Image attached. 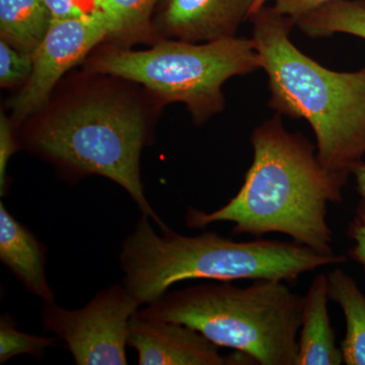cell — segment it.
Here are the masks:
<instances>
[{"instance_id":"6da1fadb","label":"cell","mask_w":365,"mask_h":365,"mask_svg":"<svg viewBox=\"0 0 365 365\" xmlns=\"http://www.w3.org/2000/svg\"><path fill=\"white\" fill-rule=\"evenodd\" d=\"M251 141L253 163L237 195L213 212L190 207L187 225L232 222V235L277 232L319 253L334 254L328 205L342 201L349 177L324 168L313 144L288 132L279 114L257 127Z\"/></svg>"},{"instance_id":"7a4b0ae2","label":"cell","mask_w":365,"mask_h":365,"mask_svg":"<svg viewBox=\"0 0 365 365\" xmlns=\"http://www.w3.org/2000/svg\"><path fill=\"white\" fill-rule=\"evenodd\" d=\"M150 220L141 216L120 254L124 287L140 304L160 299L181 281L294 282L302 274L348 261L345 255L319 253L295 242H235L215 232L187 237L170 227L160 235Z\"/></svg>"},{"instance_id":"3957f363","label":"cell","mask_w":365,"mask_h":365,"mask_svg":"<svg viewBox=\"0 0 365 365\" xmlns=\"http://www.w3.org/2000/svg\"><path fill=\"white\" fill-rule=\"evenodd\" d=\"M262 68L269 78V106L283 116L307 120L324 168L349 177L365 158V67L330 71L289 38L294 21L273 7L250 16Z\"/></svg>"},{"instance_id":"277c9868","label":"cell","mask_w":365,"mask_h":365,"mask_svg":"<svg viewBox=\"0 0 365 365\" xmlns=\"http://www.w3.org/2000/svg\"><path fill=\"white\" fill-rule=\"evenodd\" d=\"M304 304L283 281L259 279L246 287L202 283L174 290L138 314L188 326L257 364L297 365Z\"/></svg>"},{"instance_id":"5b68a950","label":"cell","mask_w":365,"mask_h":365,"mask_svg":"<svg viewBox=\"0 0 365 365\" xmlns=\"http://www.w3.org/2000/svg\"><path fill=\"white\" fill-rule=\"evenodd\" d=\"M145 139V119L136 105L115 97H98L47 118L29 141L34 150L73 174L98 175L120 185L141 213L165 230L169 227L144 195L140 155Z\"/></svg>"},{"instance_id":"8992f818","label":"cell","mask_w":365,"mask_h":365,"mask_svg":"<svg viewBox=\"0 0 365 365\" xmlns=\"http://www.w3.org/2000/svg\"><path fill=\"white\" fill-rule=\"evenodd\" d=\"M90 68L136 81L169 102L184 103L202 123L225 108L223 83L262 68V60L253 38L232 37L201 45L165 41L143 51L108 52Z\"/></svg>"},{"instance_id":"52a82bcc","label":"cell","mask_w":365,"mask_h":365,"mask_svg":"<svg viewBox=\"0 0 365 365\" xmlns=\"http://www.w3.org/2000/svg\"><path fill=\"white\" fill-rule=\"evenodd\" d=\"M141 304L122 284L100 290L86 306L78 309L44 302L42 323L66 342L78 365L128 364L129 322Z\"/></svg>"},{"instance_id":"ba28073f","label":"cell","mask_w":365,"mask_h":365,"mask_svg":"<svg viewBox=\"0 0 365 365\" xmlns=\"http://www.w3.org/2000/svg\"><path fill=\"white\" fill-rule=\"evenodd\" d=\"M114 35L104 13L86 18L52 21L44 40L33 52L32 74L14 98V119L23 121L39 111L60 78L108 36Z\"/></svg>"},{"instance_id":"9c48e42d","label":"cell","mask_w":365,"mask_h":365,"mask_svg":"<svg viewBox=\"0 0 365 365\" xmlns=\"http://www.w3.org/2000/svg\"><path fill=\"white\" fill-rule=\"evenodd\" d=\"M128 345L140 365L257 364L244 353L222 355L217 345L188 326L144 319L138 312L129 322Z\"/></svg>"},{"instance_id":"30bf717a","label":"cell","mask_w":365,"mask_h":365,"mask_svg":"<svg viewBox=\"0 0 365 365\" xmlns=\"http://www.w3.org/2000/svg\"><path fill=\"white\" fill-rule=\"evenodd\" d=\"M255 0H165L160 16L165 36L185 42L235 37Z\"/></svg>"},{"instance_id":"8fae6325","label":"cell","mask_w":365,"mask_h":365,"mask_svg":"<svg viewBox=\"0 0 365 365\" xmlns=\"http://www.w3.org/2000/svg\"><path fill=\"white\" fill-rule=\"evenodd\" d=\"M0 260L29 292L44 302L55 297L46 277V248L0 202Z\"/></svg>"},{"instance_id":"7c38bea8","label":"cell","mask_w":365,"mask_h":365,"mask_svg":"<svg viewBox=\"0 0 365 365\" xmlns=\"http://www.w3.org/2000/svg\"><path fill=\"white\" fill-rule=\"evenodd\" d=\"M328 300V277L319 273L304 297L297 365H341L344 362L331 326Z\"/></svg>"},{"instance_id":"4fadbf2b","label":"cell","mask_w":365,"mask_h":365,"mask_svg":"<svg viewBox=\"0 0 365 365\" xmlns=\"http://www.w3.org/2000/svg\"><path fill=\"white\" fill-rule=\"evenodd\" d=\"M329 299L338 304L344 314L346 334L341 342L343 361L365 365V295L342 269L327 274Z\"/></svg>"},{"instance_id":"5bb4252c","label":"cell","mask_w":365,"mask_h":365,"mask_svg":"<svg viewBox=\"0 0 365 365\" xmlns=\"http://www.w3.org/2000/svg\"><path fill=\"white\" fill-rule=\"evenodd\" d=\"M51 23L44 0H0L1 40L21 51H35Z\"/></svg>"},{"instance_id":"9a60e30c","label":"cell","mask_w":365,"mask_h":365,"mask_svg":"<svg viewBox=\"0 0 365 365\" xmlns=\"http://www.w3.org/2000/svg\"><path fill=\"white\" fill-rule=\"evenodd\" d=\"M294 24L309 37L343 33L365 40V1L335 0L300 16Z\"/></svg>"},{"instance_id":"2e32d148","label":"cell","mask_w":365,"mask_h":365,"mask_svg":"<svg viewBox=\"0 0 365 365\" xmlns=\"http://www.w3.org/2000/svg\"><path fill=\"white\" fill-rule=\"evenodd\" d=\"M56 338L31 335L16 330L13 319H0V364L21 354H42L45 349L56 344Z\"/></svg>"},{"instance_id":"e0dca14e","label":"cell","mask_w":365,"mask_h":365,"mask_svg":"<svg viewBox=\"0 0 365 365\" xmlns=\"http://www.w3.org/2000/svg\"><path fill=\"white\" fill-rule=\"evenodd\" d=\"M157 0H105L103 11L112 24L114 35L141 30Z\"/></svg>"},{"instance_id":"ac0fdd59","label":"cell","mask_w":365,"mask_h":365,"mask_svg":"<svg viewBox=\"0 0 365 365\" xmlns=\"http://www.w3.org/2000/svg\"><path fill=\"white\" fill-rule=\"evenodd\" d=\"M34 66L33 53L24 52L0 41V83L4 88L28 81Z\"/></svg>"},{"instance_id":"d6986e66","label":"cell","mask_w":365,"mask_h":365,"mask_svg":"<svg viewBox=\"0 0 365 365\" xmlns=\"http://www.w3.org/2000/svg\"><path fill=\"white\" fill-rule=\"evenodd\" d=\"M52 21L86 18L103 11L105 0H44Z\"/></svg>"},{"instance_id":"ffe728a7","label":"cell","mask_w":365,"mask_h":365,"mask_svg":"<svg viewBox=\"0 0 365 365\" xmlns=\"http://www.w3.org/2000/svg\"><path fill=\"white\" fill-rule=\"evenodd\" d=\"M347 235L353 242V246L349 250V256L365 270V205L361 201L351 222L349 223Z\"/></svg>"},{"instance_id":"44dd1931","label":"cell","mask_w":365,"mask_h":365,"mask_svg":"<svg viewBox=\"0 0 365 365\" xmlns=\"http://www.w3.org/2000/svg\"><path fill=\"white\" fill-rule=\"evenodd\" d=\"M16 143L11 122L4 115L0 117V192L1 196L6 191V168L9 158L16 150Z\"/></svg>"},{"instance_id":"7402d4cb","label":"cell","mask_w":365,"mask_h":365,"mask_svg":"<svg viewBox=\"0 0 365 365\" xmlns=\"http://www.w3.org/2000/svg\"><path fill=\"white\" fill-rule=\"evenodd\" d=\"M332 1L335 0H275L273 9L278 14L292 19L295 23L300 16Z\"/></svg>"},{"instance_id":"603a6c76","label":"cell","mask_w":365,"mask_h":365,"mask_svg":"<svg viewBox=\"0 0 365 365\" xmlns=\"http://www.w3.org/2000/svg\"><path fill=\"white\" fill-rule=\"evenodd\" d=\"M352 175L356 180L357 191L361 197V202H364L365 205V163H359L352 170Z\"/></svg>"},{"instance_id":"cb8c5ba5","label":"cell","mask_w":365,"mask_h":365,"mask_svg":"<svg viewBox=\"0 0 365 365\" xmlns=\"http://www.w3.org/2000/svg\"><path fill=\"white\" fill-rule=\"evenodd\" d=\"M267 1L268 0H255L253 7H252L251 14H250V16H252L253 14L258 13L262 7L265 6V4Z\"/></svg>"}]
</instances>
